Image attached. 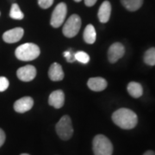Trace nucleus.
I'll use <instances>...</instances> for the list:
<instances>
[{
    "mask_svg": "<svg viewBox=\"0 0 155 155\" xmlns=\"http://www.w3.org/2000/svg\"><path fill=\"white\" fill-rule=\"evenodd\" d=\"M112 121L116 126L122 129H133L138 123V116L133 110L127 108H121L112 114Z\"/></svg>",
    "mask_w": 155,
    "mask_h": 155,
    "instance_id": "obj_1",
    "label": "nucleus"
},
{
    "mask_svg": "<svg viewBox=\"0 0 155 155\" xmlns=\"http://www.w3.org/2000/svg\"><path fill=\"white\" fill-rule=\"evenodd\" d=\"M40 48L34 43H24L17 48L15 51V55L18 60L22 61H30L38 58Z\"/></svg>",
    "mask_w": 155,
    "mask_h": 155,
    "instance_id": "obj_2",
    "label": "nucleus"
},
{
    "mask_svg": "<svg viewBox=\"0 0 155 155\" xmlns=\"http://www.w3.org/2000/svg\"><path fill=\"white\" fill-rule=\"evenodd\" d=\"M94 155H112L113 145L110 139L104 134H97L92 141Z\"/></svg>",
    "mask_w": 155,
    "mask_h": 155,
    "instance_id": "obj_3",
    "label": "nucleus"
},
{
    "mask_svg": "<svg viewBox=\"0 0 155 155\" xmlns=\"http://www.w3.org/2000/svg\"><path fill=\"white\" fill-rule=\"evenodd\" d=\"M55 130L59 137L63 140H68L72 138L73 134L72 120L69 116H63L61 120L57 122L55 126Z\"/></svg>",
    "mask_w": 155,
    "mask_h": 155,
    "instance_id": "obj_4",
    "label": "nucleus"
},
{
    "mask_svg": "<svg viewBox=\"0 0 155 155\" xmlns=\"http://www.w3.org/2000/svg\"><path fill=\"white\" fill-rule=\"evenodd\" d=\"M81 28V18L76 14L72 15L65 22L62 29L63 35L67 38H72L77 35Z\"/></svg>",
    "mask_w": 155,
    "mask_h": 155,
    "instance_id": "obj_5",
    "label": "nucleus"
},
{
    "mask_svg": "<svg viewBox=\"0 0 155 155\" xmlns=\"http://www.w3.org/2000/svg\"><path fill=\"white\" fill-rule=\"evenodd\" d=\"M67 7L65 3H60L56 6L52 13V17L50 20V24L54 28H59L63 24L65 18L67 17Z\"/></svg>",
    "mask_w": 155,
    "mask_h": 155,
    "instance_id": "obj_6",
    "label": "nucleus"
},
{
    "mask_svg": "<svg viewBox=\"0 0 155 155\" xmlns=\"http://www.w3.org/2000/svg\"><path fill=\"white\" fill-rule=\"evenodd\" d=\"M125 54V48L120 42H115L111 45L108 50V59L109 61L114 64L119 61Z\"/></svg>",
    "mask_w": 155,
    "mask_h": 155,
    "instance_id": "obj_7",
    "label": "nucleus"
},
{
    "mask_svg": "<svg viewBox=\"0 0 155 155\" xmlns=\"http://www.w3.org/2000/svg\"><path fill=\"white\" fill-rule=\"evenodd\" d=\"M17 78L23 82L32 81L36 76V69L34 66L28 65L19 68L17 72Z\"/></svg>",
    "mask_w": 155,
    "mask_h": 155,
    "instance_id": "obj_8",
    "label": "nucleus"
},
{
    "mask_svg": "<svg viewBox=\"0 0 155 155\" xmlns=\"http://www.w3.org/2000/svg\"><path fill=\"white\" fill-rule=\"evenodd\" d=\"M34 105V100L30 97H24L17 101L14 104V110L17 113H25L27 111L30 110Z\"/></svg>",
    "mask_w": 155,
    "mask_h": 155,
    "instance_id": "obj_9",
    "label": "nucleus"
},
{
    "mask_svg": "<svg viewBox=\"0 0 155 155\" xmlns=\"http://www.w3.org/2000/svg\"><path fill=\"white\" fill-rule=\"evenodd\" d=\"M24 30L22 28H15L6 31L3 35V39L7 43H16L23 36Z\"/></svg>",
    "mask_w": 155,
    "mask_h": 155,
    "instance_id": "obj_10",
    "label": "nucleus"
},
{
    "mask_svg": "<svg viewBox=\"0 0 155 155\" xmlns=\"http://www.w3.org/2000/svg\"><path fill=\"white\" fill-rule=\"evenodd\" d=\"M48 104L55 109H61L65 104V94L63 91L57 90L53 91L48 97Z\"/></svg>",
    "mask_w": 155,
    "mask_h": 155,
    "instance_id": "obj_11",
    "label": "nucleus"
},
{
    "mask_svg": "<svg viewBox=\"0 0 155 155\" xmlns=\"http://www.w3.org/2000/svg\"><path fill=\"white\" fill-rule=\"evenodd\" d=\"M107 81L104 78L96 77L89 78L87 85L93 91H102L107 88Z\"/></svg>",
    "mask_w": 155,
    "mask_h": 155,
    "instance_id": "obj_12",
    "label": "nucleus"
},
{
    "mask_svg": "<svg viewBox=\"0 0 155 155\" xmlns=\"http://www.w3.org/2000/svg\"><path fill=\"white\" fill-rule=\"evenodd\" d=\"M111 15V5L109 1H104L100 6L97 17L102 23H106L110 20Z\"/></svg>",
    "mask_w": 155,
    "mask_h": 155,
    "instance_id": "obj_13",
    "label": "nucleus"
},
{
    "mask_svg": "<svg viewBox=\"0 0 155 155\" xmlns=\"http://www.w3.org/2000/svg\"><path fill=\"white\" fill-rule=\"evenodd\" d=\"M64 72L59 63H53L48 70V77L53 81H61L64 78Z\"/></svg>",
    "mask_w": 155,
    "mask_h": 155,
    "instance_id": "obj_14",
    "label": "nucleus"
},
{
    "mask_svg": "<svg viewBox=\"0 0 155 155\" xmlns=\"http://www.w3.org/2000/svg\"><path fill=\"white\" fill-rule=\"evenodd\" d=\"M127 91L128 94L134 98H139L143 95V87L138 82H129L127 86Z\"/></svg>",
    "mask_w": 155,
    "mask_h": 155,
    "instance_id": "obj_15",
    "label": "nucleus"
},
{
    "mask_svg": "<svg viewBox=\"0 0 155 155\" xmlns=\"http://www.w3.org/2000/svg\"><path fill=\"white\" fill-rule=\"evenodd\" d=\"M84 41L87 44H93L97 39V32L94 26L91 24H88L84 31Z\"/></svg>",
    "mask_w": 155,
    "mask_h": 155,
    "instance_id": "obj_16",
    "label": "nucleus"
},
{
    "mask_svg": "<svg viewBox=\"0 0 155 155\" xmlns=\"http://www.w3.org/2000/svg\"><path fill=\"white\" fill-rule=\"evenodd\" d=\"M121 3L127 11H136L142 6L143 0H121Z\"/></svg>",
    "mask_w": 155,
    "mask_h": 155,
    "instance_id": "obj_17",
    "label": "nucleus"
},
{
    "mask_svg": "<svg viewBox=\"0 0 155 155\" xmlns=\"http://www.w3.org/2000/svg\"><path fill=\"white\" fill-rule=\"evenodd\" d=\"M143 61L145 64L147 66H155V48H150L145 52Z\"/></svg>",
    "mask_w": 155,
    "mask_h": 155,
    "instance_id": "obj_18",
    "label": "nucleus"
},
{
    "mask_svg": "<svg viewBox=\"0 0 155 155\" xmlns=\"http://www.w3.org/2000/svg\"><path fill=\"white\" fill-rule=\"evenodd\" d=\"M10 17L12 19H16V20H22L24 17L23 13L21 11L20 7L18 6L17 4H13L11 5V11H10Z\"/></svg>",
    "mask_w": 155,
    "mask_h": 155,
    "instance_id": "obj_19",
    "label": "nucleus"
},
{
    "mask_svg": "<svg viewBox=\"0 0 155 155\" xmlns=\"http://www.w3.org/2000/svg\"><path fill=\"white\" fill-rule=\"evenodd\" d=\"M74 57H75V61H78L82 64H87L90 61L89 54L83 51H78L77 53H75Z\"/></svg>",
    "mask_w": 155,
    "mask_h": 155,
    "instance_id": "obj_20",
    "label": "nucleus"
},
{
    "mask_svg": "<svg viewBox=\"0 0 155 155\" xmlns=\"http://www.w3.org/2000/svg\"><path fill=\"white\" fill-rule=\"evenodd\" d=\"M9 80L5 77H0V92L6 91L9 87Z\"/></svg>",
    "mask_w": 155,
    "mask_h": 155,
    "instance_id": "obj_21",
    "label": "nucleus"
},
{
    "mask_svg": "<svg viewBox=\"0 0 155 155\" xmlns=\"http://www.w3.org/2000/svg\"><path fill=\"white\" fill-rule=\"evenodd\" d=\"M54 0H38V5L42 9H48L52 6Z\"/></svg>",
    "mask_w": 155,
    "mask_h": 155,
    "instance_id": "obj_22",
    "label": "nucleus"
},
{
    "mask_svg": "<svg viewBox=\"0 0 155 155\" xmlns=\"http://www.w3.org/2000/svg\"><path fill=\"white\" fill-rule=\"evenodd\" d=\"M74 54H73V53H72V49L68 50V51H66V52H64V54H63L64 57L67 59V62H70V63H72V62H74V61H75V57H74Z\"/></svg>",
    "mask_w": 155,
    "mask_h": 155,
    "instance_id": "obj_23",
    "label": "nucleus"
},
{
    "mask_svg": "<svg viewBox=\"0 0 155 155\" xmlns=\"http://www.w3.org/2000/svg\"><path fill=\"white\" fill-rule=\"evenodd\" d=\"M5 141V133L4 132L3 129L0 128V147L4 145Z\"/></svg>",
    "mask_w": 155,
    "mask_h": 155,
    "instance_id": "obj_24",
    "label": "nucleus"
},
{
    "mask_svg": "<svg viewBox=\"0 0 155 155\" xmlns=\"http://www.w3.org/2000/svg\"><path fill=\"white\" fill-rule=\"evenodd\" d=\"M97 0H84V4H85V5L88 6V7H91L97 3Z\"/></svg>",
    "mask_w": 155,
    "mask_h": 155,
    "instance_id": "obj_25",
    "label": "nucleus"
},
{
    "mask_svg": "<svg viewBox=\"0 0 155 155\" xmlns=\"http://www.w3.org/2000/svg\"><path fill=\"white\" fill-rule=\"evenodd\" d=\"M143 155H155V152L153 150H147L143 153Z\"/></svg>",
    "mask_w": 155,
    "mask_h": 155,
    "instance_id": "obj_26",
    "label": "nucleus"
},
{
    "mask_svg": "<svg viewBox=\"0 0 155 155\" xmlns=\"http://www.w3.org/2000/svg\"><path fill=\"white\" fill-rule=\"evenodd\" d=\"M74 1H75V2H77V3H78V2H81L82 0H74Z\"/></svg>",
    "mask_w": 155,
    "mask_h": 155,
    "instance_id": "obj_27",
    "label": "nucleus"
},
{
    "mask_svg": "<svg viewBox=\"0 0 155 155\" xmlns=\"http://www.w3.org/2000/svg\"><path fill=\"white\" fill-rule=\"evenodd\" d=\"M20 155H29V154H28V153H22V154H20Z\"/></svg>",
    "mask_w": 155,
    "mask_h": 155,
    "instance_id": "obj_28",
    "label": "nucleus"
}]
</instances>
